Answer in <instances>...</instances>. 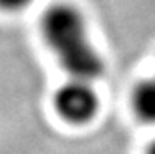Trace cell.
<instances>
[{
  "mask_svg": "<svg viewBox=\"0 0 155 154\" xmlns=\"http://www.w3.org/2000/svg\"><path fill=\"white\" fill-rule=\"evenodd\" d=\"M132 111L145 124H155V78H145L134 86L130 94Z\"/></svg>",
  "mask_w": 155,
  "mask_h": 154,
  "instance_id": "cell-3",
  "label": "cell"
},
{
  "mask_svg": "<svg viewBox=\"0 0 155 154\" xmlns=\"http://www.w3.org/2000/svg\"><path fill=\"white\" fill-rule=\"evenodd\" d=\"M30 2L31 0H0V9L15 12V10H21L25 7H28Z\"/></svg>",
  "mask_w": 155,
  "mask_h": 154,
  "instance_id": "cell-4",
  "label": "cell"
},
{
  "mask_svg": "<svg viewBox=\"0 0 155 154\" xmlns=\"http://www.w3.org/2000/svg\"><path fill=\"white\" fill-rule=\"evenodd\" d=\"M145 154H155V141H152L149 144V148L145 149Z\"/></svg>",
  "mask_w": 155,
  "mask_h": 154,
  "instance_id": "cell-5",
  "label": "cell"
},
{
  "mask_svg": "<svg viewBox=\"0 0 155 154\" xmlns=\"http://www.w3.org/2000/svg\"><path fill=\"white\" fill-rule=\"evenodd\" d=\"M41 35L69 78L94 81L102 76L104 60L89 38L86 18L74 5H51L41 17Z\"/></svg>",
  "mask_w": 155,
  "mask_h": 154,
  "instance_id": "cell-1",
  "label": "cell"
},
{
  "mask_svg": "<svg viewBox=\"0 0 155 154\" xmlns=\"http://www.w3.org/2000/svg\"><path fill=\"white\" fill-rule=\"evenodd\" d=\"M53 104L58 116L73 126L89 123L99 109L93 81L76 78H69V81L58 88L53 96Z\"/></svg>",
  "mask_w": 155,
  "mask_h": 154,
  "instance_id": "cell-2",
  "label": "cell"
}]
</instances>
